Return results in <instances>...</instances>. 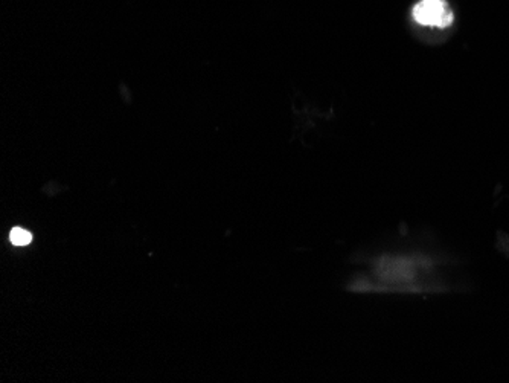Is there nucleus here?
Instances as JSON below:
<instances>
[{
  "label": "nucleus",
  "mask_w": 509,
  "mask_h": 383,
  "mask_svg": "<svg viewBox=\"0 0 509 383\" xmlns=\"http://www.w3.org/2000/svg\"><path fill=\"white\" fill-rule=\"evenodd\" d=\"M413 18L420 25L444 29L453 23V11L445 0H421L413 8Z\"/></svg>",
  "instance_id": "nucleus-1"
},
{
  "label": "nucleus",
  "mask_w": 509,
  "mask_h": 383,
  "mask_svg": "<svg viewBox=\"0 0 509 383\" xmlns=\"http://www.w3.org/2000/svg\"><path fill=\"white\" fill-rule=\"evenodd\" d=\"M9 240L16 246H28L33 241V234L23 228H14L9 234Z\"/></svg>",
  "instance_id": "nucleus-2"
}]
</instances>
